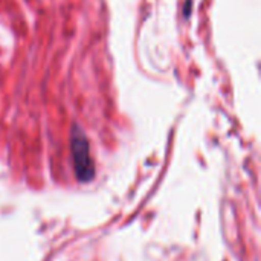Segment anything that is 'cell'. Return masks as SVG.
<instances>
[{
	"label": "cell",
	"instance_id": "6da1fadb",
	"mask_svg": "<svg viewBox=\"0 0 261 261\" xmlns=\"http://www.w3.org/2000/svg\"><path fill=\"white\" fill-rule=\"evenodd\" d=\"M72 159H73V168L76 179L81 184L90 182L95 176V167L93 161L90 158V147L86 135L80 127H73L72 130Z\"/></svg>",
	"mask_w": 261,
	"mask_h": 261
}]
</instances>
